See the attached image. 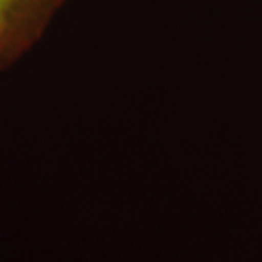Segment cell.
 I'll use <instances>...</instances> for the list:
<instances>
[{"mask_svg": "<svg viewBox=\"0 0 262 262\" xmlns=\"http://www.w3.org/2000/svg\"><path fill=\"white\" fill-rule=\"evenodd\" d=\"M2 6H4V0H0V10H2Z\"/></svg>", "mask_w": 262, "mask_h": 262, "instance_id": "obj_1", "label": "cell"}]
</instances>
